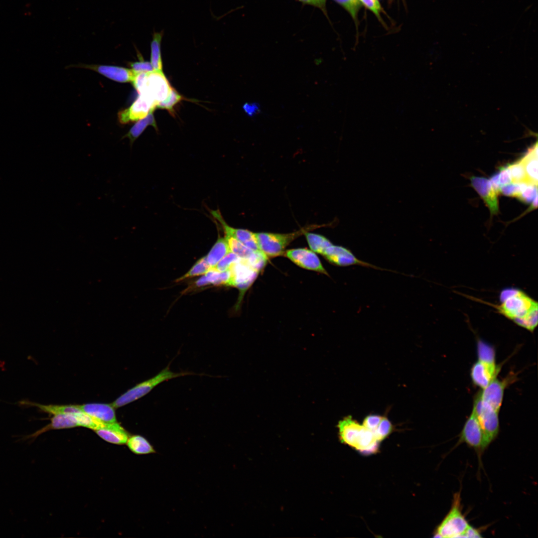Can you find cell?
<instances>
[{"mask_svg":"<svg viewBox=\"0 0 538 538\" xmlns=\"http://www.w3.org/2000/svg\"></svg>","mask_w":538,"mask_h":538,"instance_id":"obj_47","label":"cell"},{"mask_svg":"<svg viewBox=\"0 0 538 538\" xmlns=\"http://www.w3.org/2000/svg\"><path fill=\"white\" fill-rule=\"evenodd\" d=\"M463 537L465 538H480L481 536L479 531L470 526Z\"/></svg>","mask_w":538,"mask_h":538,"instance_id":"obj_45","label":"cell"},{"mask_svg":"<svg viewBox=\"0 0 538 538\" xmlns=\"http://www.w3.org/2000/svg\"><path fill=\"white\" fill-rule=\"evenodd\" d=\"M340 441L364 454L375 453L379 447V441L374 432L361 425L348 416L340 420L337 425Z\"/></svg>","mask_w":538,"mask_h":538,"instance_id":"obj_2","label":"cell"},{"mask_svg":"<svg viewBox=\"0 0 538 538\" xmlns=\"http://www.w3.org/2000/svg\"><path fill=\"white\" fill-rule=\"evenodd\" d=\"M319 227V225H310L287 234L257 233L255 236L260 250L268 258H273L283 255L285 248L299 236Z\"/></svg>","mask_w":538,"mask_h":538,"instance_id":"obj_3","label":"cell"},{"mask_svg":"<svg viewBox=\"0 0 538 538\" xmlns=\"http://www.w3.org/2000/svg\"><path fill=\"white\" fill-rule=\"evenodd\" d=\"M211 214L213 218L223 228L225 236L234 237L246 247L255 251H260L255 236V233L247 230L236 229L230 226L224 220L219 210H212Z\"/></svg>","mask_w":538,"mask_h":538,"instance_id":"obj_13","label":"cell"},{"mask_svg":"<svg viewBox=\"0 0 538 538\" xmlns=\"http://www.w3.org/2000/svg\"><path fill=\"white\" fill-rule=\"evenodd\" d=\"M129 448L137 455H146L156 452L153 446L144 437L140 435L130 436L127 442Z\"/></svg>","mask_w":538,"mask_h":538,"instance_id":"obj_23","label":"cell"},{"mask_svg":"<svg viewBox=\"0 0 538 538\" xmlns=\"http://www.w3.org/2000/svg\"><path fill=\"white\" fill-rule=\"evenodd\" d=\"M392 430L393 425L391 421L387 417H383L374 433L377 439L380 441L386 438Z\"/></svg>","mask_w":538,"mask_h":538,"instance_id":"obj_32","label":"cell"},{"mask_svg":"<svg viewBox=\"0 0 538 538\" xmlns=\"http://www.w3.org/2000/svg\"><path fill=\"white\" fill-rule=\"evenodd\" d=\"M507 166L512 182H528L524 167L520 160L513 163L509 164Z\"/></svg>","mask_w":538,"mask_h":538,"instance_id":"obj_30","label":"cell"},{"mask_svg":"<svg viewBox=\"0 0 538 538\" xmlns=\"http://www.w3.org/2000/svg\"><path fill=\"white\" fill-rule=\"evenodd\" d=\"M470 525L462 514L460 493L455 494L451 508L438 526L435 537H463Z\"/></svg>","mask_w":538,"mask_h":538,"instance_id":"obj_5","label":"cell"},{"mask_svg":"<svg viewBox=\"0 0 538 538\" xmlns=\"http://www.w3.org/2000/svg\"><path fill=\"white\" fill-rule=\"evenodd\" d=\"M129 65L135 73L151 72L154 71L151 63L142 60L135 62H131Z\"/></svg>","mask_w":538,"mask_h":538,"instance_id":"obj_38","label":"cell"},{"mask_svg":"<svg viewBox=\"0 0 538 538\" xmlns=\"http://www.w3.org/2000/svg\"><path fill=\"white\" fill-rule=\"evenodd\" d=\"M21 406L24 407H35L39 410L50 414L72 413L82 411L79 405H57L43 404L33 402L28 400H22L17 402Z\"/></svg>","mask_w":538,"mask_h":538,"instance_id":"obj_20","label":"cell"},{"mask_svg":"<svg viewBox=\"0 0 538 538\" xmlns=\"http://www.w3.org/2000/svg\"><path fill=\"white\" fill-rule=\"evenodd\" d=\"M362 4L371 10L378 18L380 17L381 5L378 0H360Z\"/></svg>","mask_w":538,"mask_h":538,"instance_id":"obj_41","label":"cell"},{"mask_svg":"<svg viewBox=\"0 0 538 538\" xmlns=\"http://www.w3.org/2000/svg\"><path fill=\"white\" fill-rule=\"evenodd\" d=\"M514 379V375H511L503 380L495 378L482 391L479 392L481 400L499 411L502 404L504 391L507 386Z\"/></svg>","mask_w":538,"mask_h":538,"instance_id":"obj_11","label":"cell"},{"mask_svg":"<svg viewBox=\"0 0 538 538\" xmlns=\"http://www.w3.org/2000/svg\"><path fill=\"white\" fill-rule=\"evenodd\" d=\"M471 184L489 208L491 214L499 212L498 195L493 189L490 180L483 177L472 176Z\"/></svg>","mask_w":538,"mask_h":538,"instance_id":"obj_15","label":"cell"},{"mask_svg":"<svg viewBox=\"0 0 538 538\" xmlns=\"http://www.w3.org/2000/svg\"><path fill=\"white\" fill-rule=\"evenodd\" d=\"M528 184L526 182H511L502 187L500 192L505 196L518 197Z\"/></svg>","mask_w":538,"mask_h":538,"instance_id":"obj_33","label":"cell"},{"mask_svg":"<svg viewBox=\"0 0 538 538\" xmlns=\"http://www.w3.org/2000/svg\"><path fill=\"white\" fill-rule=\"evenodd\" d=\"M162 34L154 33L151 43V64L154 71H162L160 45Z\"/></svg>","mask_w":538,"mask_h":538,"instance_id":"obj_25","label":"cell"},{"mask_svg":"<svg viewBox=\"0 0 538 538\" xmlns=\"http://www.w3.org/2000/svg\"><path fill=\"white\" fill-rule=\"evenodd\" d=\"M343 7L351 15L355 21L357 20L358 13L362 6L360 0H334Z\"/></svg>","mask_w":538,"mask_h":538,"instance_id":"obj_34","label":"cell"},{"mask_svg":"<svg viewBox=\"0 0 538 538\" xmlns=\"http://www.w3.org/2000/svg\"><path fill=\"white\" fill-rule=\"evenodd\" d=\"M225 237L228 242L230 252L235 254L240 259L249 260L256 252L246 247L232 236H225Z\"/></svg>","mask_w":538,"mask_h":538,"instance_id":"obj_27","label":"cell"},{"mask_svg":"<svg viewBox=\"0 0 538 538\" xmlns=\"http://www.w3.org/2000/svg\"><path fill=\"white\" fill-rule=\"evenodd\" d=\"M81 66L95 71L111 80L122 83L133 82L136 74L132 69L116 66L83 65Z\"/></svg>","mask_w":538,"mask_h":538,"instance_id":"obj_17","label":"cell"},{"mask_svg":"<svg viewBox=\"0 0 538 538\" xmlns=\"http://www.w3.org/2000/svg\"><path fill=\"white\" fill-rule=\"evenodd\" d=\"M537 195H538L537 185L529 183L517 198L526 203H531Z\"/></svg>","mask_w":538,"mask_h":538,"instance_id":"obj_36","label":"cell"},{"mask_svg":"<svg viewBox=\"0 0 538 538\" xmlns=\"http://www.w3.org/2000/svg\"><path fill=\"white\" fill-rule=\"evenodd\" d=\"M472 410L476 414L483 430L486 448L498 434L499 411L482 401L479 393L475 397Z\"/></svg>","mask_w":538,"mask_h":538,"instance_id":"obj_6","label":"cell"},{"mask_svg":"<svg viewBox=\"0 0 538 538\" xmlns=\"http://www.w3.org/2000/svg\"><path fill=\"white\" fill-rule=\"evenodd\" d=\"M499 172L494 174L490 179L491 186L496 193L498 194L500 192L501 186L499 183Z\"/></svg>","mask_w":538,"mask_h":538,"instance_id":"obj_43","label":"cell"},{"mask_svg":"<svg viewBox=\"0 0 538 538\" xmlns=\"http://www.w3.org/2000/svg\"><path fill=\"white\" fill-rule=\"evenodd\" d=\"M105 441L116 444H124L130 437L128 432L117 421L106 423L104 426L94 430Z\"/></svg>","mask_w":538,"mask_h":538,"instance_id":"obj_19","label":"cell"},{"mask_svg":"<svg viewBox=\"0 0 538 538\" xmlns=\"http://www.w3.org/2000/svg\"><path fill=\"white\" fill-rule=\"evenodd\" d=\"M169 364L156 375L128 390L114 401L112 405L116 408L122 407L143 397L164 382L192 374L186 372H173L170 370Z\"/></svg>","mask_w":538,"mask_h":538,"instance_id":"obj_4","label":"cell"},{"mask_svg":"<svg viewBox=\"0 0 538 538\" xmlns=\"http://www.w3.org/2000/svg\"><path fill=\"white\" fill-rule=\"evenodd\" d=\"M458 442L466 443L479 452L485 449L483 432L473 410L463 426Z\"/></svg>","mask_w":538,"mask_h":538,"instance_id":"obj_9","label":"cell"},{"mask_svg":"<svg viewBox=\"0 0 538 538\" xmlns=\"http://www.w3.org/2000/svg\"><path fill=\"white\" fill-rule=\"evenodd\" d=\"M230 269L231 272L230 286L237 287L242 294L253 283L259 272L246 260L242 259L234 263Z\"/></svg>","mask_w":538,"mask_h":538,"instance_id":"obj_10","label":"cell"},{"mask_svg":"<svg viewBox=\"0 0 538 538\" xmlns=\"http://www.w3.org/2000/svg\"><path fill=\"white\" fill-rule=\"evenodd\" d=\"M83 412L104 422L117 421L115 407L112 404L92 403L79 405Z\"/></svg>","mask_w":538,"mask_h":538,"instance_id":"obj_18","label":"cell"},{"mask_svg":"<svg viewBox=\"0 0 538 538\" xmlns=\"http://www.w3.org/2000/svg\"><path fill=\"white\" fill-rule=\"evenodd\" d=\"M284 255L302 268L328 275L318 256L311 250L306 248L291 249L286 251Z\"/></svg>","mask_w":538,"mask_h":538,"instance_id":"obj_12","label":"cell"},{"mask_svg":"<svg viewBox=\"0 0 538 538\" xmlns=\"http://www.w3.org/2000/svg\"><path fill=\"white\" fill-rule=\"evenodd\" d=\"M243 109L248 116H254L258 114L260 111V105L258 103H246L243 106Z\"/></svg>","mask_w":538,"mask_h":538,"instance_id":"obj_42","label":"cell"},{"mask_svg":"<svg viewBox=\"0 0 538 538\" xmlns=\"http://www.w3.org/2000/svg\"><path fill=\"white\" fill-rule=\"evenodd\" d=\"M210 285L207 281L205 275H203L198 280H197L194 283L193 287H202Z\"/></svg>","mask_w":538,"mask_h":538,"instance_id":"obj_46","label":"cell"},{"mask_svg":"<svg viewBox=\"0 0 538 538\" xmlns=\"http://www.w3.org/2000/svg\"><path fill=\"white\" fill-rule=\"evenodd\" d=\"M501 366L490 364L478 360L470 369V377L473 383L482 389L486 387L500 371Z\"/></svg>","mask_w":538,"mask_h":538,"instance_id":"obj_14","label":"cell"},{"mask_svg":"<svg viewBox=\"0 0 538 538\" xmlns=\"http://www.w3.org/2000/svg\"><path fill=\"white\" fill-rule=\"evenodd\" d=\"M520 160L523 164L529 183L538 184V147L537 143L530 148Z\"/></svg>","mask_w":538,"mask_h":538,"instance_id":"obj_21","label":"cell"},{"mask_svg":"<svg viewBox=\"0 0 538 538\" xmlns=\"http://www.w3.org/2000/svg\"><path fill=\"white\" fill-rule=\"evenodd\" d=\"M383 416L377 414H370L367 415L363 420V425L366 428L374 431Z\"/></svg>","mask_w":538,"mask_h":538,"instance_id":"obj_37","label":"cell"},{"mask_svg":"<svg viewBox=\"0 0 538 538\" xmlns=\"http://www.w3.org/2000/svg\"><path fill=\"white\" fill-rule=\"evenodd\" d=\"M148 125L152 126L156 130L157 129L152 112L149 113L145 117L140 121L138 120L130 129L129 132L123 136L122 138H128L130 140V146L132 147L134 141Z\"/></svg>","mask_w":538,"mask_h":538,"instance_id":"obj_24","label":"cell"},{"mask_svg":"<svg viewBox=\"0 0 538 538\" xmlns=\"http://www.w3.org/2000/svg\"><path fill=\"white\" fill-rule=\"evenodd\" d=\"M306 4H308L314 6L318 7L322 9L325 8L326 0H298Z\"/></svg>","mask_w":538,"mask_h":538,"instance_id":"obj_44","label":"cell"},{"mask_svg":"<svg viewBox=\"0 0 538 538\" xmlns=\"http://www.w3.org/2000/svg\"><path fill=\"white\" fill-rule=\"evenodd\" d=\"M499 183L501 188L512 182L510 173L507 165L505 166L501 167L499 168Z\"/></svg>","mask_w":538,"mask_h":538,"instance_id":"obj_40","label":"cell"},{"mask_svg":"<svg viewBox=\"0 0 538 538\" xmlns=\"http://www.w3.org/2000/svg\"><path fill=\"white\" fill-rule=\"evenodd\" d=\"M304 235L311 250L322 255L327 248L332 244L323 236L308 232Z\"/></svg>","mask_w":538,"mask_h":538,"instance_id":"obj_26","label":"cell"},{"mask_svg":"<svg viewBox=\"0 0 538 538\" xmlns=\"http://www.w3.org/2000/svg\"><path fill=\"white\" fill-rule=\"evenodd\" d=\"M478 360L490 364H496V353L494 347L482 340L477 342Z\"/></svg>","mask_w":538,"mask_h":538,"instance_id":"obj_28","label":"cell"},{"mask_svg":"<svg viewBox=\"0 0 538 538\" xmlns=\"http://www.w3.org/2000/svg\"><path fill=\"white\" fill-rule=\"evenodd\" d=\"M211 268L207 261L206 257H204L199 259L186 273L178 278L176 281L178 282L188 278L205 274Z\"/></svg>","mask_w":538,"mask_h":538,"instance_id":"obj_29","label":"cell"},{"mask_svg":"<svg viewBox=\"0 0 538 538\" xmlns=\"http://www.w3.org/2000/svg\"><path fill=\"white\" fill-rule=\"evenodd\" d=\"M323 256L331 263L339 266L359 265L375 268L374 266L359 260L347 249L333 244L327 248Z\"/></svg>","mask_w":538,"mask_h":538,"instance_id":"obj_16","label":"cell"},{"mask_svg":"<svg viewBox=\"0 0 538 538\" xmlns=\"http://www.w3.org/2000/svg\"><path fill=\"white\" fill-rule=\"evenodd\" d=\"M229 252L230 250L227 239L225 237L223 238L219 236L217 241L206 256L207 261L210 267L214 268Z\"/></svg>","mask_w":538,"mask_h":538,"instance_id":"obj_22","label":"cell"},{"mask_svg":"<svg viewBox=\"0 0 538 538\" xmlns=\"http://www.w3.org/2000/svg\"><path fill=\"white\" fill-rule=\"evenodd\" d=\"M498 305L484 303L493 307L499 313L518 326L533 332L538 325V302L519 289L513 287L502 290Z\"/></svg>","mask_w":538,"mask_h":538,"instance_id":"obj_1","label":"cell"},{"mask_svg":"<svg viewBox=\"0 0 538 538\" xmlns=\"http://www.w3.org/2000/svg\"><path fill=\"white\" fill-rule=\"evenodd\" d=\"M138 94L137 98L129 108L118 113L119 120L121 124L141 120L157 108V104L147 95L143 93Z\"/></svg>","mask_w":538,"mask_h":538,"instance_id":"obj_7","label":"cell"},{"mask_svg":"<svg viewBox=\"0 0 538 538\" xmlns=\"http://www.w3.org/2000/svg\"><path fill=\"white\" fill-rule=\"evenodd\" d=\"M172 88L162 71H153L148 73L144 86L139 94H146L158 105L167 98Z\"/></svg>","mask_w":538,"mask_h":538,"instance_id":"obj_8","label":"cell"},{"mask_svg":"<svg viewBox=\"0 0 538 538\" xmlns=\"http://www.w3.org/2000/svg\"><path fill=\"white\" fill-rule=\"evenodd\" d=\"M148 73V72H140L136 73L132 82L134 87L137 90L138 94L141 92L144 86Z\"/></svg>","mask_w":538,"mask_h":538,"instance_id":"obj_39","label":"cell"},{"mask_svg":"<svg viewBox=\"0 0 538 538\" xmlns=\"http://www.w3.org/2000/svg\"><path fill=\"white\" fill-rule=\"evenodd\" d=\"M183 99V97L172 88L167 98L163 101L159 103L157 108L166 109L169 112L172 113L174 107Z\"/></svg>","mask_w":538,"mask_h":538,"instance_id":"obj_31","label":"cell"},{"mask_svg":"<svg viewBox=\"0 0 538 538\" xmlns=\"http://www.w3.org/2000/svg\"><path fill=\"white\" fill-rule=\"evenodd\" d=\"M240 259L235 254L230 252L225 255L214 268L220 272L227 270Z\"/></svg>","mask_w":538,"mask_h":538,"instance_id":"obj_35","label":"cell"}]
</instances>
